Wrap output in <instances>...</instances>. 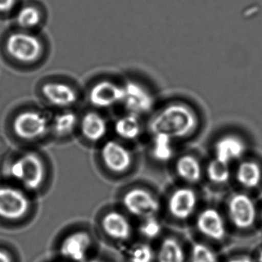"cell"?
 <instances>
[{
  "label": "cell",
  "instance_id": "cell-27",
  "mask_svg": "<svg viewBox=\"0 0 262 262\" xmlns=\"http://www.w3.org/2000/svg\"><path fill=\"white\" fill-rule=\"evenodd\" d=\"M129 258L131 262H152L154 252L147 244H139L135 245L130 251Z\"/></svg>",
  "mask_w": 262,
  "mask_h": 262
},
{
  "label": "cell",
  "instance_id": "cell-2",
  "mask_svg": "<svg viewBox=\"0 0 262 262\" xmlns=\"http://www.w3.org/2000/svg\"><path fill=\"white\" fill-rule=\"evenodd\" d=\"M153 86L146 78L136 73H130L122 79V104L128 113L139 116L153 110L156 105Z\"/></svg>",
  "mask_w": 262,
  "mask_h": 262
},
{
  "label": "cell",
  "instance_id": "cell-20",
  "mask_svg": "<svg viewBox=\"0 0 262 262\" xmlns=\"http://www.w3.org/2000/svg\"><path fill=\"white\" fill-rule=\"evenodd\" d=\"M139 116L128 113L118 119L115 123L116 134L125 140H134L140 136L142 131Z\"/></svg>",
  "mask_w": 262,
  "mask_h": 262
},
{
  "label": "cell",
  "instance_id": "cell-14",
  "mask_svg": "<svg viewBox=\"0 0 262 262\" xmlns=\"http://www.w3.org/2000/svg\"><path fill=\"white\" fill-rule=\"evenodd\" d=\"M246 145L244 140L234 135L221 137L214 145V158L229 164L245 154Z\"/></svg>",
  "mask_w": 262,
  "mask_h": 262
},
{
  "label": "cell",
  "instance_id": "cell-31",
  "mask_svg": "<svg viewBox=\"0 0 262 262\" xmlns=\"http://www.w3.org/2000/svg\"><path fill=\"white\" fill-rule=\"evenodd\" d=\"M228 262H252V260H251L249 257H247V256H241V257L231 259Z\"/></svg>",
  "mask_w": 262,
  "mask_h": 262
},
{
  "label": "cell",
  "instance_id": "cell-26",
  "mask_svg": "<svg viewBox=\"0 0 262 262\" xmlns=\"http://www.w3.org/2000/svg\"><path fill=\"white\" fill-rule=\"evenodd\" d=\"M191 262H217L214 251L205 244L196 243L191 252Z\"/></svg>",
  "mask_w": 262,
  "mask_h": 262
},
{
  "label": "cell",
  "instance_id": "cell-6",
  "mask_svg": "<svg viewBox=\"0 0 262 262\" xmlns=\"http://www.w3.org/2000/svg\"><path fill=\"white\" fill-rule=\"evenodd\" d=\"M228 213L233 225L242 230L251 228L257 217L254 202L244 193H237L231 196L228 202Z\"/></svg>",
  "mask_w": 262,
  "mask_h": 262
},
{
  "label": "cell",
  "instance_id": "cell-23",
  "mask_svg": "<svg viewBox=\"0 0 262 262\" xmlns=\"http://www.w3.org/2000/svg\"><path fill=\"white\" fill-rule=\"evenodd\" d=\"M172 139L162 135L153 136L151 154L156 160L167 162L173 155Z\"/></svg>",
  "mask_w": 262,
  "mask_h": 262
},
{
  "label": "cell",
  "instance_id": "cell-12",
  "mask_svg": "<svg viewBox=\"0 0 262 262\" xmlns=\"http://www.w3.org/2000/svg\"><path fill=\"white\" fill-rule=\"evenodd\" d=\"M196 228L211 240L222 241L226 235L225 221L216 208H207L201 211L196 220Z\"/></svg>",
  "mask_w": 262,
  "mask_h": 262
},
{
  "label": "cell",
  "instance_id": "cell-5",
  "mask_svg": "<svg viewBox=\"0 0 262 262\" xmlns=\"http://www.w3.org/2000/svg\"><path fill=\"white\" fill-rule=\"evenodd\" d=\"M122 204L125 209L136 217H154L159 211V202L152 193L142 188L128 190L124 194Z\"/></svg>",
  "mask_w": 262,
  "mask_h": 262
},
{
  "label": "cell",
  "instance_id": "cell-1",
  "mask_svg": "<svg viewBox=\"0 0 262 262\" xmlns=\"http://www.w3.org/2000/svg\"><path fill=\"white\" fill-rule=\"evenodd\" d=\"M199 118L191 104L181 98L171 99L155 113L149 122L153 136L162 135L170 139H182L197 128Z\"/></svg>",
  "mask_w": 262,
  "mask_h": 262
},
{
  "label": "cell",
  "instance_id": "cell-30",
  "mask_svg": "<svg viewBox=\"0 0 262 262\" xmlns=\"http://www.w3.org/2000/svg\"><path fill=\"white\" fill-rule=\"evenodd\" d=\"M0 262H12L11 257L7 251L0 250Z\"/></svg>",
  "mask_w": 262,
  "mask_h": 262
},
{
  "label": "cell",
  "instance_id": "cell-10",
  "mask_svg": "<svg viewBox=\"0 0 262 262\" xmlns=\"http://www.w3.org/2000/svg\"><path fill=\"white\" fill-rule=\"evenodd\" d=\"M198 205V195L194 190L182 187L174 190L168 201V209L171 215L178 220L189 219Z\"/></svg>",
  "mask_w": 262,
  "mask_h": 262
},
{
  "label": "cell",
  "instance_id": "cell-16",
  "mask_svg": "<svg viewBox=\"0 0 262 262\" xmlns=\"http://www.w3.org/2000/svg\"><path fill=\"white\" fill-rule=\"evenodd\" d=\"M42 93L50 103L58 107L70 106L78 99L76 91L70 85L61 82L45 84L42 86Z\"/></svg>",
  "mask_w": 262,
  "mask_h": 262
},
{
  "label": "cell",
  "instance_id": "cell-21",
  "mask_svg": "<svg viewBox=\"0 0 262 262\" xmlns=\"http://www.w3.org/2000/svg\"><path fill=\"white\" fill-rule=\"evenodd\" d=\"M157 258L158 262H185V251L177 239L166 237L161 243Z\"/></svg>",
  "mask_w": 262,
  "mask_h": 262
},
{
  "label": "cell",
  "instance_id": "cell-29",
  "mask_svg": "<svg viewBox=\"0 0 262 262\" xmlns=\"http://www.w3.org/2000/svg\"><path fill=\"white\" fill-rule=\"evenodd\" d=\"M16 0H0V13H7L13 10Z\"/></svg>",
  "mask_w": 262,
  "mask_h": 262
},
{
  "label": "cell",
  "instance_id": "cell-19",
  "mask_svg": "<svg viewBox=\"0 0 262 262\" xmlns=\"http://www.w3.org/2000/svg\"><path fill=\"white\" fill-rule=\"evenodd\" d=\"M262 179L260 165L254 161L241 162L236 170V179L242 186L252 189L258 186Z\"/></svg>",
  "mask_w": 262,
  "mask_h": 262
},
{
  "label": "cell",
  "instance_id": "cell-24",
  "mask_svg": "<svg viewBox=\"0 0 262 262\" xmlns=\"http://www.w3.org/2000/svg\"><path fill=\"white\" fill-rule=\"evenodd\" d=\"M18 24L24 29H32L37 27L42 20V15L36 7L32 6L23 7L16 17Z\"/></svg>",
  "mask_w": 262,
  "mask_h": 262
},
{
  "label": "cell",
  "instance_id": "cell-11",
  "mask_svg": "<svg viewBox=\"0 0 262 262\" xmlns=\"http://www.w3.org/2000/svg\"><path fill=\"white\" fill-rule=\"evenodd\" d=\"M101 156L105 166L114 172H124L133 163L131 152L126 147L116 141H108L104 144Z\"/></svg>",
  "mask_w": 262,
  "mask_h": 262
},
{
  "label": "cell",
  "instance_id": "cell-7",
  "mask_svg": "<svg viewBox=\"0 0 262 262\" xmlns=\"http://www.w3.org/2000/svg\"><path fill=\"white\" fill-rule=\"evenodd\" d=\"M29 208L30 201L20 190L0 187V217L17 220L27 214Z\"/></svg>",
  "mask_w": 262,
  "mask_h": 262
},
{
  "label": "cell",
  "instance_id": "cell-18",
  "mask_svg": "<svg viewBox=\"0 0 262 262\" xmlns=\"http://www.w3.org/2000/svg\"><path fill=\"white\" fill-rule=\"evenodd\" d=\"M176 171L179 178L188 183H196L202 179V165L191 155H184L176 161Z\"/></svg>",
  "mask_w": 262,
  "mask_h": 262
},
{
  "label": "cell",
  "instance_id": "cell-8",
  "mask_svg": "<svg viewBox=\"0 0 262 262\" xmlns=\"http://www.w3.org/2000/svg\"><path fill=\"white\" fill-rule=\"evenodd\" d=\"M122 79L121 81L104 79L92 87L89 99L94 106L107 108L122 104Z\"/></svg>",
  "mask_w": 262,
  "mask_h": 262
},
{
  "label": "cell",
  "instance_id": "cell-9",
  "mask_svg": "<svg viewBox=\"0 0 262 262\" xmlns=\"http://www.w3.org/2000/svg\"><path fill=\"white\" fill-rule=\"evenodd\" d=\"M13 130L21 139L31 140L43 136L48 128L45 116L34 111L19 113L13 121Z\"/></svg>",
  "mask_w": 262,
  "mask_h": 262
},
{
  "label": "cell",
  "instance_id": "cell-3",
  "mask_svg": "<svg viewBox=\"0 0 262 262\" xmlns=\"http://www.w3.org/2000/svg\"><path fill=\"white\" fill-rule=\"evenodd\" d=\"M10 174L29 189H37L43 182L45 168L42 160L33 153H28L15 161Z\"/></svg>",
  "mask_w": 262,
  "mask_h": 262
},
{
  "label": "cell",
  "instance_id": "cell-4",
  "mask_svg": "<svg viewBox=\"0 0 262 262\" xmlns=\"http://www.w3.org/2000/svg\"><path fill=\"white\" fill-rule=\"evenodd\" d=\"M6 49L12 58L26 63L39 59L43 50L40 39L25 32L10 34L6 42Z\"/></svg>",
  "mask_w": 262,
  "mask_h": 262
},
{
  "label": "cell",
  "instance_id": "cell-17",
  "mask_svg": "<svg viewBox=\"0 0 262 262\" xmlns=\"http://www.w3.org/2000/svg\"><path fill=\"white\" fill-rule=\"evenodd\" d=\"M82 134L89 140L97 142L105 137L107 124L105 119L99 113L91 112L86 113L81 121Z\"/></svg>",
  "mask_w": 262,
  "mask_h": 262
},
{
  "label": "cell",
  "instance_id": "cell-32",
  "mask_svg": "<svg viewBox=\"0 0 262 262\" xmlns=\"http://www.w3.org/2000/svg\"><path fill=\"white\" fill-rule=\"evenodd\" d=\"M257 261L262 262V250L259 251L258 255H257Z\"/></svg>",
  "mask_w": 262,
  "mask_h": 262
},
{
  "label": "cell",
  "instance_id": "cell-25",
  "mask_svg": "<svg viewBox=\"0 0 262 262\" xmlns=\"http://www.w3.org/2000/svg\"><path fill=\"white\" fill-rule=\"evenodd\" d=\"M77 124V116L72 112H66L56 116L53 122V128L56 134L67 136L74 130Z\"/></svg>",
  "mask_w": 262,
  "mask_h": 262
},
{
  "label": "cell",
  "instance_id": "cell-33",
  "mask_svg": "<svg viewBox=\"0 0 262 262\" xmlns=\"http://www.w3.org/2000/svg\"><path fill=\"white\" fill-rule=\"evenodd\" d=\"M86 262H103V261H102V260H89V261H86Z\"/></svg>",
  "mask_w": 262,
  "mask_h": 262
},
{
  "label": "cell",
  "instance_id": "cell-28",
  "mask_svg": "<svg viewBox=\"0 0 262 262\" xmlns=\"http://www.w3.org/2000/svg\"><path fill=\"white\" fill-rule=\"evenodd\" d=\"M139 231L142 236L148 239H155L159 237L162 231L160 222L155 217L144 219L139 227Z\"/></svg>",
  "mask_w": 262,
  "mask_h": 262
},
{
  "label": "cell",
  "instance_id": "cell-15",
  "mask_svg": "<svg viewBox=\"0 0 262 262\" xmlns=\"http://www.w3.org/2000/svg\"><path fill=\"white\" fill-rule=\"evenodd\" d=\"M102 226L105 234L114 240L126 241L131 237V224L128 219L119 211L107 213L102 219Z\"/></svg>",
  "mask_w": 262,
  "mask_h": 262
},
{
  "label": "cell",
  "instance_id": "cell-34",
  "mask_svg": "<svg viewBox=\"0 0 262 262\" xmlns=\"http://www.w3.org/2000/svg\"><path fill=\"white\" fill-rule=\"evenodd\" d=\"M261 220H262V212H261Z\"/></svg>",
  "mask_w": 262,
  "mask_h": 262
},
{
  "label": "cell",
  "instance_id": "cell-22",
  "mask_svg": "<svg viewBox=\"0 0 262 262\" xmlns=\"http://www.w3.org/2000/svg\"><path fill=\"white\" fill-rule=\"evenodd\" d=\"M206 174L208 179L217 185L226 183L231 177L229 164L215 159L208 163L206 168Z\"/></svg>",
  "mask_w": 262,
  "mask_h": 262
},
{
  "label": "cell",
  "instance_id": "cell-13",
  "mask_svg": "<svg viewBox=\"0 0 262 262\" xmlns=\"http://www.w3.org/2000/svg\"><path fill=\"white\" fill-rule=\"evenodd\" d=\"M91 242V237L88 233L85 231L73 233L62 242L61 254L72 261H82L86 256Z\"/></svg>",
  "mask_w": 262,
  "mask_h": 262
}]
</instances>
